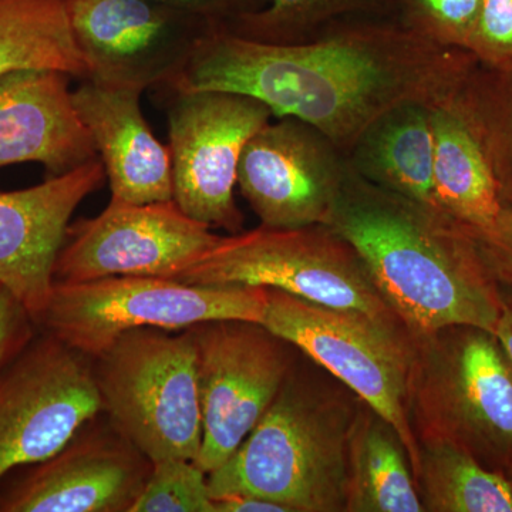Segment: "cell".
Instances as JSON below:
<instances>
[{"label": "cell", "mask_w": 512, "mask_h": 512, "mask_svg": "<svg viewBox=\"0 0 512 512\" xmlns=\"http://www.w3.org/2000/svg\"><path fill=\"white\" fill-rule=\"evenodd\" d=\"M478 64L468 50L437 45L393 19L350 18L293 46L212 29L163 87L247 94L276 119L318 128L348 156L360 134L393 107L448 103Z\"/></svg>", "instance_id": "6da1fadb"}, {"label": "cell", "mask_w": 512, "mask_h": 512, "mask_svg": "<svg viewBox=\"0 0 512 512\" xmlns=\"http://www.w3.org/2000/svg\"><path fill=\"white\" fill-rule=\"evenodd\" d=\"M328 225L359 252L412 339L458 325L495 333L501 284L464 225L369 183L350 163Z\"/></svg>", "instance_id": "7a4b0ae2"}, {"label": "cell", "mask_w": 512, "mask_h": 512, "mask_svg": "<svg viewBox=\"0 0 512 512\" xmlns=\"http://www.w3.org/2000/svg\"><path fill=\"white\" fill-rule=\"evenodd\" d=\"M360 399L296 370L235 453L208 474L211 497L248 494L286 512H346Z\"/></svg>", "instance_id": "3957f363"}, {"label": "cell", "mask_w": 512, "mask_h": 512, "mask_svg": "<svg viewBox=\"0 0 512 512\" xmlns=\"http://www.w3.org/2000/svg\"><path fill=\"white\" fill-rule=\"evenodd\" d=\"M413 345L407 407L417 441H446L512 478V369L497 336L448 326Z\"/></svg>", "instance_id": "277c9868"}, {"label": "cell", "mask_w": 512, "mask_h": 512, "mask_svg": "<svg viewBox=\"0 0 512 512\" xmlns=\"http://www.w3.org/2000/svg\"><path fill=\"white\" fill-rule=\"evenodd\" d=\"M171 279L194 285L276 289L406 329L377 289L359 252L329 225H259L221 237Z\"/></svg>", "instance_id": "5b68a950"}, {"label": "cell", "mask_w": 512, "mask_h": 512, "mask_svg": "<svg viewBox=\"0 0 512 512\" xmlns=\"http://www.w3.org/2000/svg\"><path fill=\"white\" fill-rule=\"evenodd\" d=\"M101 413L151 461L194 460L202 423L191 329H134L94 357Z\"/></svg>", "instance_id": "8992f818"}, {"label": "cell", "mask_w": 512, "mask_h": 512, "mask_svg": "<svg viewBox=\"0 0 512 512\" xmlns=\"http://www.w3.org/2000/svg\"><path fill=\"white\" fill-rule=\"evenodd\" d=\"M268 289L194 285L161 276L119 275L53 282L37 329L94 359L134 329H190L208 320L262 323Z\"/></svg>", "instance_id": "52a82bcc"}, {"label": "cell", "mask_w": 512, "mask_h": 512, "mask_svg": "<svg viewBox=\"0 0 512 512\" xmlns=\"http://www.w3.org/2000/svg\"><path fill=\"white\" fill-rule=\"evenodd\" d=\"M262 325L328 370L389 421L406 447L416 476L420 447L407 407L414 345L406 329L276 289H268Z\"/></svg>", "instance_id": "ba28073f"}, {"label": "cell", "mask_w": 512, "mask_h": 512, "mask_svg": "<svg viewBox=\"0 0 512 512\" xmlns=\"http://www.w3.org/2000/svg\"><path fill=\"white\" fill-rule=\"evenodd\" d=\"M190 329L202 423L195 463L210 474L262 419L295 367V357L291 343L251 320H208Z\"/></svg>", "instance_id": "9c48e42d"}, {"label": "cell", "mask_w": 512, "mask_h": 512, "mask_svg": "<svg viewBox=\"0 0 512 512\" xmlns=\"http://www.w3.org/2000/svg\"><path fill=\"white\" fill-rule=\"evenodd\" d=\"M100 414L93 360L39 330L0 373V483L52 457Z\"/></svg>", "instance_id": "30bf717a"}, {"label": "cell", "mask_w": 512, "mask_h": 512, "mask_svg": "<svg viewBox=\"0 0 512 512\" xmlns=\"http://www.w3.org/2000/svg\"><path fill=\"white\" fill-rule=\"evenodd\" d=\"M168 150L173 200L194 220L229 234L244 231L235 201L239 158L272 111L247 94L200 90L170 93Z\"/></svg>", "instance_id": "8fae6325"}, {"label": "cell", "mask_w": 512, "mask_h": 512, "mask_svg": "<svg viewBox=\"0 0 512 512\" xmlns=\"http://www.w3.org/2000/svg\"><path fill=\"white\" fill-rule=\"evenodd\" d=\"M211 229L174 200L133 204L111 197L100 215L69 225L53 282L119 275L174 278L220 241Z\"/></svg>", "instance_id": "7c38bea8"}, {"label": "cell", "mask_w": 512, "mask_h": 512, "mask_svg": "<svg viewBox=\"0 0 512 512\" xmlns=\"http://www.w3.org/2000/svg\"><path fill=\"white\" fill-rule=\"evenodd\" d=\"M87 79L144 92L183 69L214 26L156 0H70Z\"/></svg>", "instance_id": "4fadbf2b"}, {"label": "cell", "mask_w": 512, "mask_h": 512, "mask_svg": "<svg viewBox=\"0 0 512 512\" xmlns=\"http://www.w3.org/2000/svg\"><path fill=\"white\" fill-rule=\"evenodd\" d=\"M348 170V156L322 131L281 117L244 147L237 185L264 227L328 225Z\"/></svg>", "instance_id": "5bb4252c"}, {"label": "cell", "mask_w": 512, "mask_h": 512, "mask_svg": "<svg viewBox=\"0 0 512 512\" xmlns=\"http://www.w3.org/2000/svg\"><path fill=\"white\" fill-rule=\"evenodd\" d=\"M97 417L52 457L2 485L0 512H130L153 461Z\"/></svg>", "instance_id": "9a60e30c"}, {"label": "cell", "mask_w": 512, "mask_h": 512, "mask_svg": "<svg viewBox=\"0 0 512 512\" xmlns=\"http://www.w3.org/2000/svg\"><path fill=\"white\" fill-rule=\"evenodd\" d=\"M106 180L97 157L35 187L0 192V284L35 323L49 301L56 258L74 211Z\"/></svg>", "instance_id": "2e32d148"}, {"label": "cell", "mask_w": 512, "mask_h": 512, "mask_svg": "<svg viewBox=\"0 0 512 512\" xmlns=\"http://www.w3.org/2000/svg\"><path fill=\"white\" fill-rule=\"evenodd\" d=\"M69 77L56 69L0 74V168L35 163L53 178L99 157Z\"/></svg>", "instance_id": "e0dca14e"}, {"label": "cell", "mask_w": 512, "mask_h": 512, "mask_svg": "<svg viewBox=\"0 0 512 512\" xmlns=\"http://www.w3.org/2000/svg\"><path fill=\"white\" fill-rule=\"evenodd\" d=\"M141 90L86 79L73 99L103 161L111 197L147 204L173 200L170 150L154 136Z\"/></svg>", "instance_id": "ac0fdd59"}, {"label": "cell", "mask_w": 512, "mask_h": 512, "mask_svg": "<svg viewBox=\"0 0 512 512\" xmlns=\"http://www.w3.org/2000/svg\"><path fill=\"white\" fill-rule=\"evenodd\" d=\"M431 110L421 103L393 107L360 134L348 160L369 183L440 211L434 198Z\"/></svg>", "instance_id": "d6986e66"}, {"label": "cell", "mask_w": 512, "mask_h": 512, "mask_svg": "<svg viewBox=\"0 0 512 512\" xmlns=\"http://www.w3.org/2000/svg\"><path fill=\"white\" fill-rule=\"evenodd\" d=\"M451 100L431 110L434 198L458 224L471 232L487 231L504 204L483 148Z\"/></svg>", "instance_id": "ffe728a7"}, {"label": "cell", "mask_w": 512, "mask_h": 512, "mask_svg": "<svg viewBox=\"0 0 512 512\" xmlns=\"http://www.w3.org/2000/svg\"><path fill=\"white\" fill-rule=\"evenodd\" d=\"M346 512H424L403 441L362 400L350 436Z\"/></svg>", "instance_id": "44dd1931"}, {"label": "cell", "mask_w": 512, "mask_h": 512, "mask_svg": "<svg viewBox=\"0 0 512 512\" xmlns=\"http://www.w3.org/2000/svg\"><path fill=\"white\" fill-rule=\"evenodd\" d=\"M16 69H56L87 79L70 0H0V74Z\"/></svg>", "instance_id": "7402d4cb"}, {"label": "cell", "mask_w": 512, "mask_h": 512, "mask_svg": "<svg viewBox=\"0 0 512 512\" xmlns=\"http://www.w3.org/2000/svg\"><path fill=\"white\" fill-rule=\"evenodd\" d=\"M416 481L424 512H512V480L446 441H419Z\"/></svg>", "instance_id": "603a6c76"}, {"label": "cell", "mask_w": 512, "mask_h": 512, "mask_svg": "<svg viewBox=\"0 0 512 512\" xmlns=\"http://www.w3.org/2000/svg\"><path fill=\"white\" fill-rule=\"evenodd\" d=\"M393 10L394 0H268L264 9L241 16L224 29L266 45H302L339 20L393 19Z\"/></svg>", "instance_id": "cb8c5ba5"}, {"label": "cell", "mask_w": 512, "mask_h": 512, "mask_svg": "<svg viewBox=\"0 0 512 512\" xmlns=\"http://www.w3.org/2000/svg\"><path fill=\"white\" fill-rule=\"evenodd\" d=\"M451 103L483 148L501 201L512 208V70L478 64Z\"/></svg>", "instance_id": "d4e9b609"}, {"label": "cell", "mask_w": 512, "mask_h": 512, "mask_svg": "<svg viewBox=\"0 0 512 512\" xmlns=\"http://www.w3.org/2000/svg\"><path fill=\"white\" fill-rule=\"evenodd\" d=\"M130 512H214L208 474L187 458L153 461Z\"/></svg>", "instance_id": "484cf974"}, {"label": "cell", "mask_w": 512, "mask_h": 512, "mask_svg": "<svg viewBox=\"0 0 512 512\" xmlns=\"http://www.w3.org/2000/svg\"><path fill=\"white\" fill-rule=\"evenodd\" d=\"M483 0H394L393 20L430 42L468 50Z\"/></svg>", "instance_id": "4316f807"}, {"label": "cell", "mask_w": 512, "mask_h": 512, "mask_svg": "<svg viewBox=\"0 0 512 512\" xmlns=\"http://www.w3.org/2000/svg\"><path fill=\"white\" fill-rule=\"evenodd\" d=\"M468 52L480 66L512 70V0H483Z\"/></svg>", "instance_id": "83f0119b"}, {"label": "cell", "mask_w": 512, "mask_h": 512, "mask_svg": "<svg viewBox=\"0 0 512 512\" xmlns=\"http://www.w3.org/2000/svg\"><path fill=\"white\" fill-rule=\"evenodd\" d=\"M39 332L19 299L0 284V373Z\"/></svg>", "instance_id": "f1b7e54d"}, {"label": "cell", "mask_w": 512, "mask_h": 512, "mask_svg": "<svg viewBox=\"0 0 512 512\" xmlns=\"http://www.w3.org/2000/svg\"><path fill=\"white\" fill-rule=\"evenodd\" d=\"M473 235L495 279L512 286V208L504 205L493 228Z\"/></svg>", "instance_id": "f546056e"}, {"label": "cell", "mask_w": 512, "mask_h": 512, "mask_svg": "<svg viewBox=\"0 0 512 512\" xmlns=\"http://www.w3.org/2000/svg\"><path fill=\"white\" fill-rule=\"evenodd\" d=\"M156 2L204 20L214 28H225L241 16L264 9L268 0H156Z\"/></svg>", "instance_id": "4dcf8cb0"}, {"label": "cell", "mask_w": 512, "mask_h": 512, "mask_svg": "<svg viewBox=\"0 0 512 512\" xmlns=\"http://www.w3.org/2000/svg\"><path fill=\"white\" fill-rule=\"evenodd\" d=\"M214 512H286L281 505L248 494H225L212 497Z\"/></svg>", "instance_id": "1f68e13d"}, {"label": "cell", "mask_w": 512, "mask_h": 512, "mask_svg": "<svg viewBox=\"0 0 512 512\" xmlns=\"http://www.w3.org/2000/svg\"><path fill=\"white\" fill-rule=\"evenodd\" d=\"M494 335L512 369V286L501 285V311Z\"/></svg>", "instance_id": "d6a6232c"}, {"label": "cell", "mask_w": 512, "mask_h": 512, "mask_svg": "<svg viewBox=\"0 0 512 512\" xmlns=\"http://www.w3.org/2000/svg\"><path fill=\"white\" fill-rule=\"evenodd\" d=\"M511 480H512V478H511Z\"/></svg>", "instance_id": "836d02e7"}]
</instances>
